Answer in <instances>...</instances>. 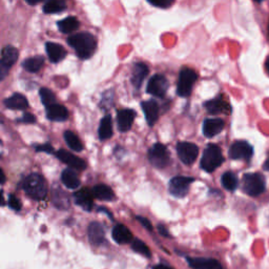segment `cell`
I'll use <instances>...</instances> for the list:
<instances>
[{"instance_id":"9c48e42d","label":"cell","mask_w":269,"mask_h":269,"mask_svg":"<svg viewBox=\"0 0 269 269\" xmlns=\"http://www.w3.org/2000/svg\"><path fill=\"white\" fill-rule=\"evenodd\" d=\"M177 153L179 158L186 165L192 164L199 155V149L193 143L180 142L177 144Z\"/></svg>"},{"instance_id":"d590c367","label":"cell","mask_w":269,"mask_h":269,"mask_svg":"<svg viewBox=\"0 0 269 269\" xmlns=\"http://www.w3.org/2000/svg\"><path fill=\"white\" fill-rule=\"evenodd\" d=\"M148 2L154 7L166 9V8H169L175 3V0H148Z\"/></svg>"},{"instance_id":"74e56055","label":"cell","mask_w":269,"mask_h":269,"mask_svg":"<svg viewBox=\"0 0 269 269\" xmlns=\"http://www.w3.org/2000/svg\"><path fill=\"white\" fill-rule=\"evenodd\" d=\"M18 122L25 124H34L36 122V118L32 114H25L22 118L18 119Z\"/></svg>"},{"instance_id":"b9f144b4","label":"cell","mask_w":269,"mask_h":269,"mask_svg":"<svg viewBox=\"0 0 269 269\" xmlns=\"http://www.w3.org/2000/svg\"><path fill=\"white\" fill-rule=\"evenodd\" d=\"M6 180H7L6 175H5L4 170L2 169V167H0V184H5Z\"/></svg>"},{"instance_id":"836d02e7","label":"cell","mask_w":269,"mask_h":269,"mask_svg":"<svg viewBox=\"0 0 269 269\" xmlns=\"http://www.w3.org/2000/svg\"><path fill=\"white\" fill-rule=\"evenodd\" d=\"M40 97H41V101L45 105V107L55 104V101H56L55 94H54L51 89H48L46 87H43L40 89Z\"/></svg>"},{"instance_id":"7bdbcfd3","label":"cell","mask_w":269,"mask_h":269,"mask_svg":"<svg viewBox=\"0 0 269 269\" xmlns=\"http://www.w3.org/2000/svg\"><path fill=\"white\" fill-rule=\"evenodd\" d=\"M26 2H27L29 5L34 6V5H37V4L41 3V2H44V0H26Z\"/></svg>"},{"instance_id":"44dd1931","label":"cell","mask_w":269,"mask_h":269,"mask_svg":"<svg viewBox=\"0 0 269 269\" xmlns=\"http://www.w3.org/2000/svg\"><path fill=\"white\" fill-rule=\"evenodd\" d=\"M46 111V117L51 121H58L62 122L65 121L68 117V112L63 105L60 104H53L47 107H45Z\"/></svg>"},{"instance_id":"f35d334b","label":"cell","mask_w":269,"mask_h":269,"mask_svg":"<svg viewBox=\"0 0 269 269\" xmlns=\"http://www.w3.org/2000/svg\"><path fill=\"white\" fill-rule=\"evenodd\" d=\"M36 151L37 152H44V153H53V148L51 144H48V143H46V144H42V145H37L36 146Z\"/></svg>"},{"instance_id":"7402d4cb","label":"cell","mask_w":269,"mask_h":269,"mask_svg":"<svg viewBox=\"0 0 269 269\" xmlns=\"http://www.w3.org/2000/svg\"><path fill=\"white\" fill-rule=\"evenodd\" d=\"M45 50L47 53V56L50 60L54 63H58L61 60H63L66 56V51L58 43L54 42H47L45 44Z\"/></svg>"},{"instance_id":"f1b7e54d","label":"cell","mask_w":269,"mask_h":269,"mask_svg":"<svg viewBox=\"0 0 269 269\" xmlns=\"http://www.w3.org/2000/svg\"><path fill=\"white\" fill-rule=\"evenodd\" d=\"M79 26H80V23H79V21L76 17H67V18H64V19H62L58 22V28H59L60 32H62L64 34L74 32L75 30H77L79 28Z\"/></svg>"},{"instance_id":"7dc6e473","label":"cell","mask_w":269,"mask_h":269,"mask_svg":"<svg viewBox=\"0 0 269 269\" xmlns=\"http://www.w3.org/2000/svg\"><path fill=\"white\" fill-rule=\"evenodd\" d=\"M265 67H266V70H267V73L269 75V57L266 59V62H265Z\"/></svg>"},{"instance_id":"8fae6325","label":"cell","mask_w":269,"mask_h":269,"mask_svg":"<svg viewBox=\"0 0 269 269\" xmlns=\"http://www.w3.org/2000/svg\"><path fill=\"white\" fill-rule=\"evenodd\" d=\"M168 88V81L163 75H155L151 78L148 84L146 92L152 96L162 98L165 96Z\"/></svg>"},{"instance_id":"cb8c5ba5","label":"cell","mask_w":269,"mask_h":269,"mask_svg":"<svg viewBox=\"0 0 269 269\" xmlns=\"http://www.w3.org/2000/svg\"><path fill=\"white\" fill-rule=\"evenodd\" d=\"M112 236H113V239L118 244L130 243L133 238V234L131 232V230L127 226H124L122 224H118L114 227Z\"/></svg>"},{"instance_id":"4316f807","label":"cell","mask_w":269,"mask_h":269,"mask_svg":"<svg viewBox=\"0 0 269 269\" xmlns=\"http://www.w3.org/2000/svg\"><path fill=\"white\" fill-rule=\"evenodd\" d=\"M113 136V125H112V118L111 116H105L102 118L99 127V138L100 140L104 141L110 139Z\"/></svg>"},{"instance_id":"7c38bea8","label":"cell","mask_w":269,"mask_h":269,"mask_svg":"<svg viewBox=\"0 0 269 269\" xmlns=\"http://www.w3.org/2000/svg\"><path fill=\"white\" fill-rule=\"evenodd\" d=\"M204 106L206 111L211 115H217V114L229 115L231 113L230 105L222 98V96H218L217 98L207 101L204 104Z\"/></svg>"},{"instance_id":"681fc988","label":"cell","mask_w":269,"mask_h":269,"mask_svg":"<svg viewBox=\"0 0 269 269\" xmlns=\"http://www.w3.org/2000/svg\"><path fill=\"white\" fill-rule=\"evenodd\" d=\"M268 35H269V23H268Z\"/></svg>"},{"instance_id":"bcb514c9","label":"cell","mask_w":269,"mask_h":269,"mask_svg":"<svg viewBox=\"0 0 269 269\" xmlns=\"http://www.w3.org/2000/svg\"><path fill=\"white\" fill-rule=\"evenodd\" d=\"M264 169L265 170H269V156H268V158L266 159L265 163H264Z\"/></svg>"},{"instance_id":"8d00e7d4","label":"cell","mask_w":269,"mask_h":269,"mask_svg":"<svg viewBox=\"0 0 269 269\" xmlns=\"http://www.w3.org/2000/svg\"><path fill=\"white\" fill-rule=\"evenodd\" d=\"M9 206L12 209L16 210V211H19L21 209V203H20V201L18 200V198H16V197L13 195V194H11L10 198H9Z\"/></svg>"},{"instance_id":"ee69618b","label":"cell","mask_w":269,"mask_h":269,"mask_svg":"<svg viewBox=\"0 0 269 269\" xmlns=\"http://www.w3.org/2000/svg\"><path fill=\"white\" fill-rule=\"evenodd\" d=\"M154 269H173L166 265H162V264H160V265H157L154 267Z\"/></svg>"},{"instance_id":"5b68a950","label":"cell","mask_w":269,"mask_h":269,"mask_svg":"<svg viewBox=\"0 0 269 269\" xmlns=\"http://www.w3.org/2000/svg\"><path fill=\"white\" fill-rule=\"evenodd\" d=\"M197 78H198V76H197L193 69L188 67L182 68L180 71V75H179L177 94L180 97H188L191 94L192 87L197 81Z\"/></svg>"},{"instance_id":"4fadbf2b","label":"cell","mask_w":269,"mask_h":269,"mask_svg":"<svg viewBox=\"0 0 269 269\" xmlns=\"http://www.w3.org/2000/svg\"><path fill=\"white\" fill-rule=\"evenodd\" d=\"M56 156L60 161H62L63 163L67 164L71 168H75L78 170H83L86 168V163L84 161L69 152H66L64 150H59L56 153Z\"/></svg>"},{"instance_id":"7a4b0ae2","label":"cell","mask_w":269,"mask_h":269,"mask_svg":"<svg viewBox=\"0 0 269 269\" xmlns=\"http://www.w3.org/2000/svg\"><path fill=\"white\" fill-rule=\"evenodd\" d=\"M23 189L29 197L34 200H43L47 192L46 182L39 174H31L23 181Z\"/></svg>"},{"instance_id":"d4e9b609","label":"cell","mask_w":269,"mask_h":269,"mask_svg":"<svg viewBox=\"0 0 269 269\" xmlns=\"http://www.w3.org/2000/svg\"><path fill=\"white\" fill-rule=\"evenodd\" d=\"M61 181L69 189H76L80 186V180L77 174L73 169L69 168H66L62 172Z\"/></svg>"},{"instance_id":"6da1fadb","label":"cell","mask_w":269,"mask_h":269,"mask_svg":"<svg viewBox=\"0 0 269 269\" xmlns=\"http://www.w3.org/2000/svg\"><path fill=\"white\" fill-rule=\"evenodd\" d=\"M68 44L76 51L80 59H88L96 51L97 42L94 36L89 33H78L71 35L67 39Z\"/></svg>"},{"instance_id":"3957f363","label":"cell","mask_w":269,"mask_h":269,"mask_svg":"<svg viewBox=\"0 0 269 269\" xmlns=\"http://www.w3.org/2000/svg\"><path fill=\"white\" fill-rule=\"evenodd\" d=\"M224 158L221 149L216 144H208L205 149L202 159H201V168L207 173H212L223 163Z\"/></svg>"},{"instance_id":"f6af8a7d","label":"cell","mask_w":269,"mask_h":269,"mask_svg":"<svg viewBox=\"0 0 269 269\" xmlns=\"http://www.w3.org/2000/svg\"><path fill=\"white\" fill-rule=\"evenodd\" d=\"M6 204V201H5V198L4 195L2 193V191H0V206H4Z\"/></svg>"},{"instance_id":"2e32d148","label":"cell","mask_w":269,"mask_h":269,"mask_svg":"<svg viewBox=\"0 0 269 269\" xmlns=\"http://www.w3.org/2000/svg\"><path fill=\"white\" fill-rule=\"evenodd\" d=\"M225 123L222 119H206L203 123V134L207 138H212L222 132Z\"/></svg>"},{"instance_id":"d6a6232c","label":"cell","mask_w":269,"mask_h":269,"mask_svg":"<svg viewBox=\"0 0 269 269\" xmlns=\"http://www.w3.org/2000/svg\"><path fill=\"white\" fill-rule=\"evenodd\" d=\"M53 203L60 209H66L69 206V198L64 191L61 190H57L56 192L54 191Z\"/></svg>"},{"instance_id":"60d3db41","label":"cell","mask_w":269,"mask_h":269,"mask_svg":"<svg viewBox=\"0 0 269 269\" xmlns=\"http://www.w3.org/2000/svg\"><path fill=\"white\" fill-rule=\"evenodd\" d=\"M158 230H159L160 234L162 235L163 237H170L169 232H168V230L165 228V226H163V225H159V226H158Z\"/></svg>"},{"instance_id":"e575fe53","label":"cell","mask_w":269,"mask_h":269,"mask_svg":"<svg viewBox=\"0 0 269 269\" xmlns=\"http://www.w3.org/2000/svg\"><path fill=\"white\" fill-rule=\"evenodd\" d=\"M132 248L135 250L136 253L144 256L146 258H151V256H152L151 249L149 248V246H146V244L144 242H142L140 240H135L132 244Z\"/></svg>"},{"instance_id":"52a82bcc","label":"cell","mask_w":269,"mask_h":269,"mask_svg":"<svg viewBox=\"0 0 269 269\" xmlns=\"http://www.w3.org/2000/svg\"><path fill=\"white\" fill-rule=\"evenodd\" d=\"M150 162L157 168H164L169 162V153L165 145L157 143L149 152Z\"/></svg>"},{"instance_id":"4dcf8cb0","label":"cell","mask_w":269,"mask_h":269,"mask_svg":"<svg viewBox=\"0 0 269 269\" xmlns=\"http://www.w3.org/2000/svg\"><path fill=\"white\" fill-rule=\"evenodd\" d=\"M64 139L66 144L68 145V148L70 150H73L75 152H81L83 150V144L82 142L80 141V139L70 131H66L64 133Z\"/></svg>"},{"instance_id":"83f0119b","label":"cell","mask_w":269,"mask_h":269,"mask_svg":"<svg viewBox=\"0 0 269 269\" xmlns=\"http://www.w3.org/2000/svg\"><path fill=\"white\" fill-rule=\"evenodd\" d=\"M44 64V58L41 56H35L28 58L23 61L22 66L25 69H27L30 73H37L41 69V67Z\"/></svg>"},{"instance_id":"30bf717a","label":"cell","mask_w":269,"mask_h":269,"mask_svg":"<svg viewBox=\"0 0 269 269\" xmlns=\"http://www.w3.org/2000/svg\"><path fill=\"white\" fill-rule=\"evenodd\" d=\"M254 155V148L246 141H236L229 149V157L234 160H249Z\"/></svg>"},{"instance_id":"ffe728a7","label":"cell","mask_w":269,"mask_h":269,"mask_svg":"<svg viewBox=\"0 0 269 269\" xmlns=\"http://www.w3.org/2000/svg\"><path fill=\"white\" fill-rule=\"evenodd\" d=\"M93 198H94L93 192L89 191L86 188H83V189L77 191L74 194V199H75L76 204L81 206L86 211H91L92 210L93 205H94Z\"/></svg>"},{"instance_id":"277c9868","label":"cell","mask_w":269,"mask_h":269,"mask_svg":"<svg viewBox=\"0 0 269 269\" xmlns=\"http://www.w3.org/2000/svg\"><path fill=\"white\" fill-rule=\"evenodd\" d=\"M265 178L258 173L245 174L243 176V190L252 197L260 195L265 190Z\"/></svg>"},{"instance_id":"c3c4849f","label":"cell","mask_w":269,"mask_h":269,"mask_svg":"<svg viewBox=\"0 0 269 269\" xmlns=\"http://www.w3.org/2000/svg\"><path fill=\"white\" fill-rule=\"evenodd\" d=\"M254 2H256V3H262L263 0H254Z\"/></svg>"},{"instance_id":"ab89813d","label":"cell","mask_w":269,"mask_h":269,"mask_svg":"<svg viewBox=\"0 0 269 269\" xmlns=\"http://www.w3.org/2000/svg\"><path fill=\"white\" fill-rule=\"evenodd\" d=\"M137 220L143 225V226H144L146 229H149V230H153V226H152V223L148 220V219H145V218H143V217H137Z\"/></svg>"},{"instance_id":"9a60e30c","label":"cell","mask_w":269,"mask_h":269,"mask_svg":"<svg viewBox=\"0 0 269 269\" xmlns=\"http://www.w3.org/2000/svg\"><path fill=\"white\" fill-rule=\"evenodd\" d=\"M192 269H222L221 264L214 259L207 258H186Z\"/></svg>"},{"instance_id":"d6986e66","label":"cell","mask_w":269,"mask_h":269,"mask_svg":"<svg viewBox=\"0 0 269 269\" xmlns=\"http://www.w3.org/2000/svg\"><path fill=\"white\" fill-rule=\"evenodd\" d=\"M148 74H149V66L146 64L142 63V62L136 63L134 65L133 71H132V77H131L132 84L136 88H140V86L142 85V83H143V81H144Z\"/></svg>"},{"instance_id":"ac0fdd59","label":"cell","mask_w":269,"mask_h":269,"mask_svg":"<svg viewBox=\"0 0 269 269\" xmlns=\"http://www.w3.org/2000/svg\"><path fill=\"white\" fill-rule=\"evenodd\" d=\"M142 110L145 115V119L150 127L157 122L159 118V106L155 100H149L142 102Z\"/></svg>"},{"instance_id":"603a6c76","label":"cell","mask_w":269,"mask_h":269,"mask_svg":"<svg viewBox=\"0 0 269 269\" xmlns=\"http://www.w3.org/2000/svg\"><path fill=\"white\" fill-rule=\"evenodd\" d=\"M5 105L10 110L23 111L29 107L28 99L21 94H14L5 100Z\"/></svg>"},{"instance_id":"f546056e","label":"cell","mask_w":269,"mask_h":269,"mask_svg":"<svg viewBox=\"0 0 269 269\" xmlns=\"http://www.w3.org/2000/svg\"><path fill=\"white\" fill-rule=\"evenodd\" d=\"M221 183L223 185V187L227 190L230 191H234L237 189L238 185H239V181H238V178L237 176L231 173V172H226L222 175L221 178Z\"/></svg>"},{"instance_id":"e0dca14e","label":"cell","mask_w":269,"mask_h":269,"mask_svg":"<svg viewBox=\"0 0 269 269\" xmlns=\"http://www.w3.org/2000/svg\"><path fill=\"white\" fill-rule=\"evenodd\" d=\"M88 240L93 245H101L105 241V234L103 226L98 222H93L89 224L87 229Z\"/></svg>"},{"instance_id":"484cf974","label":"cell","mask_w":269,"mask_h":269,"mask_svg":"<svg viewBox=\"0 0 269 269\" xmlns=\"http://www.w3.org/2000/svg\"><path fill=\"white\" fill-rule=\"evenodd\" d=\"M92 192H93V195L95 197V198L102 200V201H112L115 198V194H114V191L112 190V188L107 185H104V184L96 185L93 188Z\"/></svg>"},{"instance_id":"8992f818","label":"cell","mask_w":269,"mask_h":269,"mask_svg":"<svg viewBox=\"0 0 269 269\" xmlns=\"http://www.w3.org/2000/svg\"><path fill=\"white\" fill-rule=\"evenodd\" d=\"M194 181V179L191 177H184V176H178L173 178L169 181L168 189L172 195L176 198H184L188 193L189 185Z\"/></svg>"},{"instance_id":"f907efd6","label":"cell","mask_w":269,"mask_h":269,"mask_svg":"<svg viewBox=\"0 0 269 269\" xmlns=\"http://www.w3.org/2000/svg\"><path fill=\"white\" fill-rule=\"evenodd\" d=\"M0 122H2V121H0Z\"/></svg>"},{"instance_id":"1f68e13d","label":"cell","mask_w":269,"mask_h":269,"mask_svg":"<svg viewBox=\"0 0 269 269\" xmlns=\"http://www.w3.org/2000/svg\"><path fill=\"white\" fill-rule=\"evenodd\" d=\"M66 9V5L63 0H48L43 6V12L45 14L60 13Z\"/></svg>"},{"instance_id":"5bb4252c","label":"cell","mask_w":269,"mask_h":269,"mask_svg":"<svg viewBox=\"0 0 269 269\" xmlns=\"http://www.w3.org/2000/svg\"><path fill=\"white\" fill-rule=\"evenodd\" d=\"M136 117V113L133 110L124 109L118 112L117 121H118V129L122 133H127L133 127V123Z\"/></svg>"},{"instance_id":"ba28073f","label":"cell","mask_w":269,"mask_h":269,"mask_svg":"<svg viewBox=\"0 0 269 269\" xmlns=\"http://www.w3.org/2000/svg\"><path fill=\"white\" fill-rule=\"evenodd\" d=\"M19 53L14 46L8 45L3 50V57L0 59V80H4L8 75L11 67L17 61Z\"/></svg>"}]
</instances>
